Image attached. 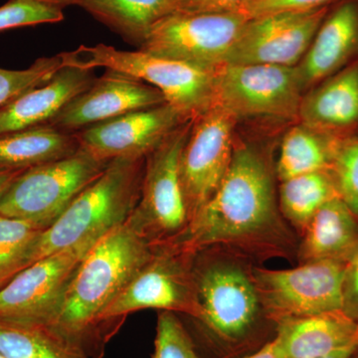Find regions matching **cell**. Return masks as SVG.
I'll list each match as a JSON object with an SVG mask.
<instances>
[{
  "mask_svg": "<svg viewBox=\"0 0 358 358\" xmlns=\"http://www.w3.org/2000/svg\"><path fill=\"white\" fill-rule=\"evenodd\" d=\"M274 180L267 160L254 145H235L229 169L211 199L164 242L194 257L216 245L270 242L281 233Z\"/></svg>",
  "mask_w": 358,
  "mask_h": 358,
  "instance_id": "1",
  "label": "cell"
},
{
  "mask_svg": "<svg viewBox=\"0 0 358 358\" xmlns=\"http://www.w3.org/2000/svg\"><path fill=\"white\" fill-rule=\"evenodd\" d=\"M155 246L124 223L94 245L68 285L53 326L88 352L101 353L107 338L100 319L154 255Z\"/></svg>",
  "mask_w": 358,
  "mask_h": 358,
  "instance_id": "2",
  "label": "cell"
},
{
  "mask_svg": "<svg viewBox=\"0 0 358 358\" xmlns=\"http://www.w3.org/2000/svg\"><path fill=\"white\" fill-rule=\"evenodd\" d=\"M145 157H117L35 239L28 266L67 250L88 252L127 222L140 200Z\"/></svg>",
  "mask_w": 358,
  "mask_h": 358,
  "instance_id": "3",
  "label": "cell"
},
{
  "mask_svg": "<svg viewBox=\"0 0 358 358\" xmlns=\"http://www.w3.org/2000/svg\"><path fill=\"white\" fill-rule=\"evenodd\" d=\"M63 64L94 70L105 68L141 80L159 89L167 103L193 120L214 102V72L145 52L117 50L105 44L81 45L61 53Z\"/></svg>",
  "mask_w": 358,
  "mask_h": 358,
  "instance_id": "4",
  "label": "cell"
},
{
  "mask_svg": "<svg viewBox=\"0 0 358 358\" xmlns=\"http://www.w3.org/2000/svg\"><path fill=\"white\" fill-rule=\"evenodd\" d=\"M109 164L80 147L64 159L25 169L0 199V215L26 221L43 231Z\"/></svg>",
  "mask_w": 358,
  "mask_h": 358,
  "instance_id": "5",
  "label": "cell"
},
{
  "mask_svg": "<svg viewBox=\"0 0 358 358\" xmlns=\"http://www.w3.org/2000/svg\"><path fill=\"white\" fill-rule=\"evenodd\" d=\"M192 122L174 129L145 157L140 200L126 223L152 245L173 239L188 223L180 157Z\"/></svg>",
  "mask_w": 358,
  "mask_h": 358,
  "instance_id": "6",
  "label": "cell"
},
{
  "mask_svg": "<svg viewBox=\"0 0 358 358\" xmlns=\"http://www.w3.org/2000/svg\"><path fill=\"white\" fill-rule=\"evenodd\" d=\"M303 91L296 67L223 65L214 72V102L238 120L298 122Z\"/></svg>",
  "mask_w": 358,
  "mask_h": 358,
  "instance_id": "7",
  "label": "cell"
},
{
  "mask_svg": "<svg viewBox=\"0 0 358 358\" xmlns=\"http://www.w3.org/2000/svg\"><path fill=\"white\" fill-rule=\"evenodd\" d=\"M152 258L101 315V329L138 310L154 308L183 313L196 320L199 315L192 256L166 244L154 245Z\"/></svg>",
  "mask_w": 358,
  "mask_h": 358,
  "instance_id": "8",
  "label": "cell"
},
{
  "mask_svg": "<svg viewBox=\"0 0 358 358\" xmlns=\"http://www.w3.org/2000/svg\"><path fill=\"white\" fill-rule=\"evenodd\" d=\"M346 266L339 261H308L287 270L255 268L252 279L261 305L278 322L343 310Z\"/></svg>",
  "mask_w": 358,
  "mask_h": 358,
  "instance_id": "9",
  "label": "cell"
},
{
  "mask_svg": "<svg viewBox=\"0 0 358 358\" xmlns=\"http://www.w3.org/2000/svg\"><path fill=\"white\" fill-rule=\"evenodd\" d=\"M233 11L171 13L157 21L138 50L215 71L247 23Z\"/></svg>",
  "mask_w": 358,
  "mask_h": 358,
  "instance_id": "10",
  "label": "cell"
},
{
  "mask_svg": "<svg viewBox=\"0 0 358 358\" xmlns=\"http://www.w3.org/2000/svg\"><path fill=\"white\" fill-rule=\"evenodd\" d=\"M201 322L221 345L237 346L255 329L260 298L252 275L239 265L213 262L193 268Z\"/></svg>",
  "mask_w": 358,
  "mask_h": 358,
  "instance_id": "11",
  "label": "cell"
},
{
  "mask_svg": "<svg viewBox=\"0 0 358 358\" xmlns=\"http://www.w3.org/2000/svg\"><path fill=\"white\" fill-rule=\"evenodd\" d=\"M237 124L234 115L218 106L192 120L180 157L188 222L211 199L229 169Z\"/></svg>",
  "mask_w": 358,
  "mask_h": 358,
  "instance_id": "12",
  "label": "cell"
},
{
  "mask_svg": "<svg viewBox=\"0 0 358 358\" xmlns=\"http://www.w3.org/2000/svg\"><path fill=\"white\" fill-rule=\"evenodd\" d=\"M333 3L306 10L273 13L247 21L224 65L296 67L307 53Z\"/></svg>",
  "mask_w": 358,
  "mask_h": 358,
  "instance_id": "13",
  "label": "cell"
},
{
  "mask_svg": "<svg viewBox=\"0 0 358 358\" xmlns=\"http://www.w3.org/2000/svg\"><path fill=\"white\" fill-rule=\"evenodd\" d=\"M88 252H59L18 273L0 289V324H53L66 289Z\"/></svg>",
  "mask_w": 358,
  "mask_h": 358,
  "instance_id": "14",
  "label": "cell"
},
{
  "mask_svg": "<svg viewBox=\"0 0 358 358\" xmlns=\"http://www.w3.org/2000/svg\"><path fill=\"white\" fill-rule=\"evenodd\" d=\"M187 119L164 103L134 110L76 131L80 147L96 157L110 162L122 157H147L171 131Z\"/></svg>",
  "mask_w": 358,
  "mask_h": 358,
  "instance_id": "15",
  "label": "cell"
},
{
  "mask_svg": "<svg viewBox=\"0 0 358 358\" xmlns=\"http://www.w3.org/2000/svg\"><path fill=\"white\" fill-rule=\"evenodd\" d=\"M166 103L162 92L117 71L106 70L86 91L75 96L47 124L76 133L99 122Z\"/></svg>",
  "mask_w": 358,
  "mask_h": 358,
  "instance_id": "16",
  "label": "cell"
},
{
  "mask_svg": "<svg viewBox=\"0 0 358 358\" xmlns=\"http://www.w3.org/2000/svg\"><path fill=\"white\" fill-rule=\"evenodd\" d=\"M358 59V0H336L296 66L303 94Z\"/></svg>",
  "mask_w": 358,
  "mask_h": 358,
  "instance_id": "17",
  "label": "cell"
},
{
  "mask_svg": "<svg viewBox=\"0 0 358 358\" xmlns=\"http://www.w3.org/2000/svg\"><path fill=\"white\" fill-rule=\"evenodd\" d=\"M94 70L63 66L46 83L0 108V134L48 124L96 79Z\"/></svg>",
  "mask_w": 358,
  "mask_h": 358,
  "instance_id": "18",
  "label": "cell"
},
{
  "mask_svg": "<svg viewBox=\"0 0 358 358\" xmlns=\"http://www.w3.org/2000/svg\"><path fill=\"white\" fill-rule=\"evenodd\" d=\"M298 122L339 138L358 134V59L303 94Z\"/></svg>",
  "mask_w": 358,
  "mask_h": 358,
  "instance_id": "19",
  "label": "cell"
},
{
  "mask_svg": "<svg viewBox=\"0 0 358 358\" xmlns=\"http://www.w3.org/2000/svg\"><path fill=\"white\" fill-rule=\"evenodd\" d=\"M272 339L281 358H319L358 338V322L343 310L275 322Z\"/></svg>",
  "mask_w": 358,
  "mask_h": 358,
  "instance_id": "20",
  "label": "cell"
},
{
  "mask_svg": "<svg viewBox=\"0 0 358 358\" xmlns=\"http://www.w3.org/2000/svg\"><path fill=\"white\" fill-rule=\"evenodd\" d=\"M358 248V218L341 197L327 201L303 228L300 255L305 262L348 263Z\"/></svg>",
  "mask_w": 358,
  "mask_h": 358,
  "instance_id": "21",
  "label": "cell"
},
{
  "mask_svg": "<svg viewBox=\"0 0 358 358\" xmlns=\"http://www.w3.org/2000/svg\"><path fill=\"white\" fill-rule=\"evenodd\" d=\"M76 134L40 124L0 134V171L28 169L74 155Z\"/></svg>",
  "mask_w": 358,
  "mask_h": 358,
  "instance_id": "22",
  "label": "cell"
},
{
  "mask_svg": "<svg viewBox=\"0 0 358 358\" xmlns=\"http://www.w3.org/2000/svg\"><path fill=\"white\" fill-rule=\"evenodd\" d=\"M173 0H80L77 6L140 48L152 26L173 13Z\"/></svg>",
  "mask_w": 358,
  "mask_h": 358,
  "instance_id": "23",
  "label": "cell"
},
{
  "mask_svg": "<svg viewBox=\"0 0 358 358\" xmlns=\"http://www.w3.org/2000/svg\"><path fill=\"white\" fill-rule=\"evenodd\" d=\"M341 138L298 122L282 138L277 171L280 181L301 174L331 169Z\"/></svg>",
  "mask_w": 358,
  "mask_h": 358,
  "instance_id": "24",
  "label": "cell"
},
{
  "mask_svg": "<svg viewBox=\"0 0 358 358\" xmlns=\"http://www.w3.org/2000/svg\"><path fill=\"white\" fill-rule=\"evenodd\" d=\"M0 352L7 358H91L52 324H0Z\"/></svg>",
  "mask_w": 358,
  "mask_h": 358,
  "instance_id": "25",
  "label": "cell"
},
{
  "mask_svg": "<svg viewBox=\"0 0 358 358\" xmlns=\"http://www.w3.org/2000/svg\"><path fill=\"white\" fill-rule=\"evenodd\" d=\"M338 196L331 169L301 174L281 182L280 208L285 217L303 229L322 205Z\"/></svg>",
  "mask_w": 358,
  "mask_h": 358,
  "instance_id": "26",
  "label": "cell"
},
{
  "mask_svg": "<svg viewBox=\"0 0 358 358\" xmlns=\"http://www.w3.org/2000/svg\"><path fill=\"white\" fill-rule=\"evenodd\" d=\"M42 230L20 219L0 215V289L28 267V255Z\"/></svg>",
  "mask_w": 358,
  "mask_h": 358,
  "instance_id": "27",
  "label": "cell"
},
{
  "mask_svg": "<svg viewBox=\"0 0 358 358\" xmlns=\"http://www.w3.org/2000/svg\"><path fill=\"white\" fill-rule=\"evenodd\" d=\"M61 54L37 59L24 70L0 68V108L17 98L21 94L41 86L63 67Z\"/></svg>",
  "mask_w": 358,
  "mask_h": 358,
  "instance_id": "28",
  "label": "cell"
},
{
  "mask_svg": "<svg viewBox=\"0 0 358 358\" xmlns=\"http://www.w3.org/2000/svg\"><path fill=\"white\" fill-rule=\"evenodd\" d=\"M331 171L339 197L358 218V134L339 140Z\"/></svg>",
  "mask_w": 358,
  "mask_h": 358,
  "instance_id": "29",
  "label": "cell"
},
{
  "mask_svg": "<svg viewBox=\"0 0 358 358\" xmlns=\"http://www.w3.org/2000/svg\"><path fill=\"white\" fill-rule=\"evenodd\" d=\"M152 358H201L176 313H159Z\"/></svg>",
  "mask_w": 358,
  "mask_h": 358,
  "instance_id": "30",
  "label": "cell"
},
{
  "mask_svg": "<svg viewBox=\"0 0 358 358\" xmlns=\"http://www.w3.org/2000/svg\"><path fill=\"white\" fill-rule=\"evenodd\" d=\"M62 20H64L63 9L32 0H8L0 6V32Z\"/></svg>",
  "mask_w": 358,
  "mask_h": 358,
  "instance_id": "31",
  "label": "cell"
},
{
  "mask_svg": "<svg viewBox=\"0 0 358 358\" xmlns=\"http://www.w3.org/2000/svg\"><path fill=\"white\" fill-rule=\"evenodd\" d=\"M334 1L336 0H246L229 11L241 14L250 20L284 11L317 8Z\"/></svg>",
  "mask_w": 358,
  "mask_h": 358,
  "instance_id": "32",
  "label": "cell"
},
{
  "mask_svg": "<svg viewBox=\"0 0 358 358\" xmlns=\"http://www.w3.org/2000/svg\"><path fill=\"white\" fill-rule=\"evenodd\" d=\"M246 0H173V13H213L229 11Z\"/></svg>",
  "mask_w": 358,
  "mask_h": 358,
  "instance_id": "33",
  "label": "cell"
},
{
  "mask_svg": "<svg viewBox=\"0 0 358 358\" xmlns=\"http://www.w3.org/2000/svg\"><path fill=\"white\" fill-rule=\"evenodd\" d=\"M343 310L358 322V248L346 266Z\"/></svg>",
  "mask_w": 358,
  "mask_h": 358,
  "instance_id": "34",
  "label": "cell"
},
{
  "mask_svg": "<svg viewBox=\"0 0 358 358\" xmlns=\"http://www.w3.org/2000/svg\"><path fill=\"white\" fill-rule=\"evenodd\" d=\"M25 169H7V171H0V199L3 196L4 193L8 189L9 186L13 185L14 179Z\"/></svg>",
  "mask_w": 358,
  "mask_h": 358,
  "instance_id": "35",
  "label": "cell"
},
{
  "mask_svg": "<svg viewBox=\"0 0 358 358\" xmlns=\"http://www.w3.org/2000/svg\"><path fill=\"white\" fill-rule=\"evenodd\" d=\"M358 350V338L334 352L319 358H352Z\"/></svg>",
  "mask_w": 358,
  "mask_h": 358,
  "instance_id": "36",
  "label": "cell"
},
{
  "mask_svg": "<svg viewBox=\"0 0 358 358\" xmlns=\"http://www.w3.org/2000/svg\"><path fill=\"white\" fill-rule=\"evenodd\" d=\"M243 358H281L278 355L277 350H275L274 343L271 341L267 345H264L262 348L256 352L252 353V355H247Z\"/></svg>",
  "mask_w": 358,
  "mask_h": 358,
  "instance_id": "37",
  "label": "cell"
},
{
  "mask_svg": "<svg viewBox=\"0 0 358 358\" xmlns=\"http://www.w3.org/2000/svg\"><path fill=\"white\" fill-rule=\"evenodd\" d=\"M32 1L40 2V3L47 4V6L64 9L67 6H78L80 0H32Z\"/></svg>",
  "mask_w": 358,
  "mask_h": 358,
  "instance_id": "38",
  "label": "cell"
},
{
  "mask_svg": "<svg viewBox=\"0 0 358 358\" xmlns=\"http://www.w3.org/2000/svg\"><path fill=\"white\" fill-rule=\"evenodd\" d=\"M352 358H358V350L357 352H355V355H353V357Z\"/></svg>",
  "mask_w": 358,
  "mask_h": 358,
  "instance_id": "39",
  "label": "cell"
},
{
  "mask_svg": "<svg viewBox=\"0 0 358 358\" xmlns=\"http://www.w3.org/2000/svg\"><path fill=\"white\" fill-rule=\"evenodd\" d=\"M0 358H7L6 355H2L1 352H0Z\"/></svg>",
  "mask_w": 358,
  "mask_h": 358,
  "instance_id": "40",
  "label": "cell"
}]
</instances>
